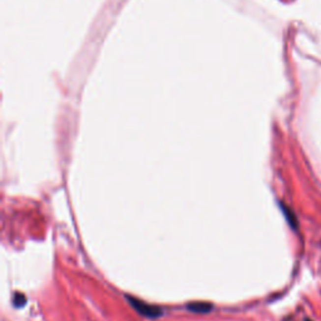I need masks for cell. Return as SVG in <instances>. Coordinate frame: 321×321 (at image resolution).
Returning <instances> with one entry per match:
<instances>
[{"mask_svg":"<svg viewBox=\"0 0 321 321\" xmlns=\"http://www.w3.org/2000/svg\"><path fill=\"white\" fill-rule=\"evenodd\" d=\"M128 301L131 302L132 306H133L134 309L138 311V313H141L142 315H145V316H149V318H157L159 314H162V311L159 310L158 307L149 306V305L145 304V302H142V301H138V300H136V299H128Z\"/></svg>","mask_w":321,"mask_h":321,"instance_id":"obj_1","label":"cell"},{"mask_svg":"<svg viewBox=\"0 0 321 321\" xmlns=\"http://www.w3.org/2000/svg\"><path fill=\"white\" fill-rule=\"evenodd\" d=\"M188 309L193 311H197V313H206L211 309V305L209 304H202V302H197V304H190L188 305Z\"/></svg>","mask_w":321,"mask_h":321,"instance_id":"obj_2","label":"cell"}]
</instances>
